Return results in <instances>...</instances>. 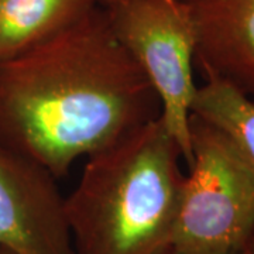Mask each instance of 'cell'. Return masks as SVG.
<instances>
[{
    "label": "cell",
    "instance_id": "cell-10",
    "mask_svg": "<svg viewBox=\"0 0 254 254\" xmlns=\"http://www.w3.org/2000/svg\"><path fill=\"white\" fill-rule=\"evenodd\" d=\"M116 1H118V0H98L100 7H109L110 4H113V3H116Z\"/></svg>",
    "mask_w": 254,
    "mask_h": 254
},
{
    "label": "cell",
    "instance_id": "cell-12",
    "mask_svg": "<svg viewBox=\"0 0 254 254\" xmlns=\"http://www.w3.org/2000/svg\"><path fill=\"white\" fill-rule=\"evenodd\" d=\"M167 254H174V253H171V252H170V253H167Z\"/></svg>",
    "mask_w": 254,
    "mask_h": 254
},
{
    "label": "cell",
    "instance_id": "cell-8",
    "mask_svg": "<svg viewBox=\"0 0 254 254\" xmlns=\"http://www.w3.org/2000/svg\"><path fill=\"white\" fill-rule=\"evenodd\" d=\"M203 75L190 115L220 131L254 171V99L215 73Z\"/></svg>",
    "mask_w": 254,
    "mask_h": 254
},
{
    "label": "cell",
    "instance_id": "cell-7",
    "mask_svg": "<svg viewBox=\"0 0 254 254\" xmlns=\"http://www.w3.org/2000/svg\"><path fill=\"white\" fill-rule=\"evenodd\" d=\"M96 7L98 0H0V61L61 34Z\"/></svg>",
    "mask_w": 254,
    "mask_h": 254
},
{
    "label": "cell",
    "instance_id": "cell-1",
    "mask_svg": "<svg viewBox=\"0 0 254 254\" xmlns=\"http://www.w3.org/2000/svg\"><path fill=\"white\" fill-rule=\"evenodd\" d=\"M160 116V103L103 7L0 61V147L65 177L81 157Z\"/></svg>",
    "mask_w": 254,
    "mask_h": 254
},
{
    "label": "cell",
    "instance_id": "cell-6",
    "mask_svg": "<svg viewBox=\"0 0 254 254\" xmlns=\"http://www.w3.org/2000/svg\"><path fill=\"white\" fill-rule=\"evenodd\" d=\"M196 31L203 73L232 82L254 99V0H182Z\"/></svg>",
    "mask_w": 254,
    "mask_h": 254
},
{
    "label": "cell",
    "instance_id": "cell-4",
    "mask_svg": "<svg viewBox=\"0 0 254 254\" xmlns=\"http://www.w3.org/2000/svg\"><path fill=\"white\" fill-rule=\"evenodd\" d=\"M119 43L137 64L160 103V119L181 150L190 151V105L196 93V31L182 0H118L103 7Z\"/></svg>",
    "mask_w": 254,
    "mask_h": 254
},
{
    "label": "cell",
    "instance_id": "cell-2",
    "mask_svg": "<svg viewBox=\"0 0 254 254\" xmlns=\"http://www.w3.org/2000/svg\"><path fill=\"white\" fill-rule=\"evenodd\" d=\"M160 116L88 157L65 212L73 254H167L184 174Z\"/></svg>",
    "mask_w": 254,
    "mask_h": 254
},
{
    "label": "cell",
    "instance_id": "cell-9",
    "mask_svg": "<svg viewBox=\"0 0 254 254\" xmlns=\"http://www.w3.org/2000/svg\"><path fill=\"white\" fill-rule=\"evenodd\" d=\"M242 254H254V230L252 232L250 237H249V240H247Z\"/></svg>",
    "mask_w": 254,
    "mask_h": 254
},
{
    "label": "cell",
    "instance_id": "cell-5",
    "mask_svg": "<svg viewBox=\"0 0 254 254\" xmlns=\"http://www.w3.org/2000/svg\"><path fill=\"white\" fill-rule=\"evenodd\" d=\"M0 247L13 254H73L65 198L40 164L0 147Z\"/></svg>",
    "mask_w": 254,
    "mask_h": 254
},
{
    "label": "cell",
    "instance_id": "cell-3",
    "mask_svg": "<svg viewBox=\"0 0 254 254\" xmlns=\"http://www.w3.org/2000/svg\"><path fill=\"white\" fill-rule=\"evenodd\" d=\"M174 254H242L254 230V171L215 127L190 115Z\"/></svg>",
    "mask_w": 254,
    "mask_h": 254
},
{
    "label": "cell",
    "instance_id": "cell-11",
    "mask_svg": "<svg viewBox=\"0 0 254 254\" xmlns=\"http://www.w3.org/2000/svg\"><path fill=\"white\" fill-rule=\"evenodd\" d=\"M0 254H13V253L9 252V250H6V249H1V247H0Z\"/></svg>",
    "mask_w": 254,
    "mask_h": 254
}]
</instances>
